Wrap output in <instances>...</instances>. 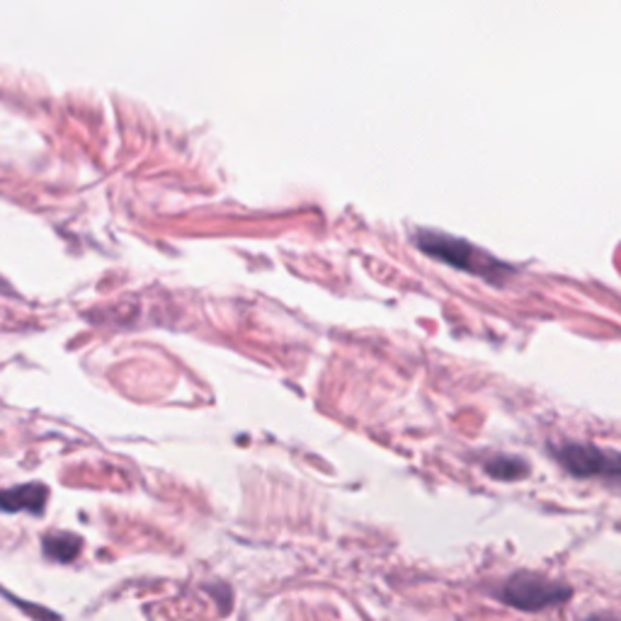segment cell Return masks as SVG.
Wrapping results in <instances>:
<instances>
[{
    "mask_svg": "<svg viewBox=\"0 0 621 621\" xmlns=\"http://www.w3.org/2000/svg\"><path fill=\"white\" fill-rule=\"evenodd\" d=\"M416 243L425 255H430V258L440 260L449 267H457V270H461V272L477 275L491 285H503L505 277L515 275L513 265L495 258V255L489 250L473 246L471 240L445 234V231L418 228Z\"/></svg>",
    "mask_w": 621,
    "mask_h": 621,
    "instance_id": "6da1fadb",
    "label": "cell"
},
{
    "mask_svg": "<svg viewBox=\"0 0 621 621\" xmlns=\"http://www.w3.org/2000/svg\"><path fill=\"white\" fill-rule=\"evenodd\" d=\"M549 452L570 477L600 479L621 489V452L617 449L580 440H561L552 442Z\"/></svg>",
    "mask_w": 621,
    "mask_h": 621,
    "instance_id": "7a4b0ae2",
    "label": "cell"
},
{
    "mask_svg": "<svg viewBox=\"0 0 621 621\" xmlns=\"http://www.w3.org/2000/svg\"><path fill=\"white\" fill-rule=\"evenodd\" d=\"M570 595H574V588L568 582L534 574V570H517L497 590V598L522 612H539L546 610V607L568 602Z\"/></svg>",
    "mask_w": 621,
    "mask_h": 621,
    "instance_id": "3957f363",
    "label": "cell"
},
{
    "mask_svg": "<svg viewBox=\"0 0 621 621\" xmlns=\"http://www.w3.org/2000/svg\"><path fill=\"white\" fill-rule=\"evenodd\" d=\"M46 495V489L40 483L18 485V489L0 491V510H6V513H22V510H28V513L40 515L44 510Z\"/></svg>",
    "mask_w": 621,
    "mask_h": 621,
    "instance_id": "277c9868",
    "label": "cell"
},
{
    "mask_svg": "<svg viewBox=\"0 0 621 621\" xmlns=\"http://www.w3.org/2000/svg\"><path fill=\"white\" fill-rule=\"evenodd\" d=\"M483 469L489 477L497 481H517L522 477H527L529 464L515 454H493L483 461Z\"/></svg>",
    "mask_w": 621,
    "mask_h": 621,
    "instance_id": "5b68a950",
    "label": "cell"
},
{
    "mask_svg": "<svg viewBox=\"0 0 621 621\" xmlns=\"http://www.w3.org/2000/svg\"><path fill=\"white\" fill-rule=\"evenodd\" d=\"M81 552V539L73 534H52L44 537V554L54 561H73Z\"/></svg>",
    "mask_w": 621,
    "mask_h": 621,
    "instance_id": "8992f818",
    "label": "cell"
}]
</instances>
